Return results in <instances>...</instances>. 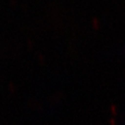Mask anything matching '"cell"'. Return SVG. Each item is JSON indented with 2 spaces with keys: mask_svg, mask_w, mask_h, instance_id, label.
<instances>
[{
  "mask_svg": "<svg viewBox=\"0 0 125 125\" xmlns=\"http://www.w3.org/2000/svg\"><path fill=\"white\" fill-rule=\"evenodd\" d=\"M91 26L95 30H98L101 26V21L99 18H93L91 19Z\"/></svg>",
  "mask_w": 125,
  "mask_h": 125,
  "instance_id": "cell-1",
  "label": "cell"
}]
</instances>
